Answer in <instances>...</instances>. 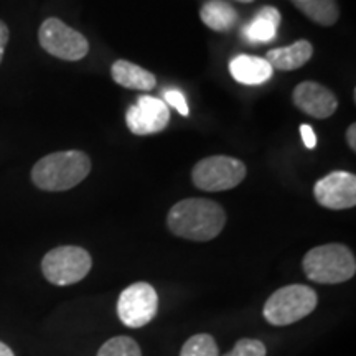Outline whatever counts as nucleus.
Returning <instances> with one entry per match:
<instances>
[{
    "label": "nucleus",
    "instance_id": "2",
    "mask_svg": "<svg viewBox=\"0 0 356 356\" xmlns=\"http://www.w3.org/2000/svg\"><path fill=\"white\" fill-rule=\"evenodd\" d=\"M91 160L81 150H65L47 155L35 163L32 180L40 190L65 191L86 180Z\"/></svg>",
    "mask_w": 356,
    "mask_h": 356
},
{
    "label": "nucleus",
    "instance_id": "24",
    "mask_svg": "<svg viewBox=\"0 0 356 356\" xmlns=\"http://www.w3.org/2000/svg\"><path fill=\"white\" fill-rule=\"evenodd\" d=\"M346 142H348L351 150H356V126L355 124H351V126L348 127V131H346Z\"/></svg>",
    "mask_w": 356,
    "mask_h": 356
},
{
    "label": "nucleus",
    "instance_id": "1",
    "mask_svg": "<svg viewBox=\"0 0 356 356\" xmlns=\"http://www.w3.org/2000/svg\"><path fill=\"white\" fill-rule=\"evenodd\" d=\"M168 229L190 241H211L226 225L221 204L207 198H188L173 204L167 216Z\"/></svg>",
    "mask_w": 356,
    "mask_h": 356
},
{
    "label": "nucleus",
    "instance_id": "15",
    "mask_svg": "<svg viewBox=\"0 0 356 356\" xmlns=\"http://www.w3.org/2000/svg\"><path fill=\"white\" fill-rule=\"evenodd\" d=\"M111 76L118 84L127 89H139V91H150L157 84V79L150 71L131 63L127 60H118L111 66Z\"/></svg>",
    "mask_w": 356,
    "mask_h": 356
},
{
    "label": "nucleus",
    "instance_id": "20",
    "mask_svg": "<svg viewBox=\"0 0 356 356\" xmlns=\"http://www.w3.org/2000/svg\"><path fill=\"white\" fill-rule=\"evenodd\" d=\"M267 348L266 345L259 340H252V338H243V340L236 341L234 348L229 353L222 356H266Z\"/></svg>",
    "mask_w": 356,
    "mask_h": 356
},
{
    "label": "nucleus",
    "instance_id": "8",
    "mask_svg": "<svg viewBox=\"0 0 356 356\" xmlns=\"http://www.w3.org/2000/svg\"><path fill=\"white\" fill-rule=\"evenodd\" d=\"M159 296L147 282H136L124 289L118 300L119 320L129 328H142L157 315Z\"/></svg>",
    "mask_w": 356,
    "mask_h": 356
},
{
    "label": "nucleus",
    "instance_id": "22",
    "mask_svg": "<svg viewBox=\"0 0 356 356\" xmlns=\"http://www.w3.org/2000/svg\"><path fill=\"white\" fill-rule=\"evenodd\" d=\"M300 134H302V140H304L307 149H314V147L317 145V136H315L314 129H312L310 126H307V124H302Z\"/></svg>",
    "mask_w": 356,
    "mask_h": 356
},
{
    "label": "nucleus",
    "instance_id": "4",
    "mask_svg": "<svg viewBox=\"0 0 356 356\" xmlns=\"http://www.w3.org/2000/svg\"><path fill=\"white\" fill-rule=\"evenodd\" d=\"M318 296L314 289L304 284L280 287L264 304L262 315L274 327H287L305 318L315 310Z\"/></svg>",
    "mask_w": 356,
    "mask_h": 356
},
{
    "label": "nucleus",
    "instance_id": "21",
    "mask_svg": "<svg viewBox=\"0 0 356 356\" xmlns=\"http://www.w3.org/2000/svg\"><path fill=\"white\" fill-rule=\"evenodd\" d=\"M163 102L165 104H170L173 109H177L181 115H188V102H186V97L181 91L178 89H168V91L163 92Z\"/></svg>",
    "mask_w": 356,
    "mask_h": 356
},
{
    "label": "nucleus",
    "instance_id": "6",
    "mask_svg": "<svg viewBox=\"0 0 356 356\" xmlns=\"http://www.w3.org/2000/svg\"><path fill=\"white\" fill-rule=\"evenodd\" d=\"M241 160L226 155H213L200 160L191 172V180L203 191H225L238 186L246 177Z\"/></svg>",
    "mask_w": 356,
    "mask_h": 356
},
{
    "label": "nucleus",
    "instance_id": "9",
    "mask_svg": "<svg viewBox=\"0 0 356 356\" xmlns=\"http://www.w3.org/2000/svg\"><path fill=\"white\" fill-rule=\"evenodd\" d=\"M315 200L328 210H348L356 204V177L350 172H332L314 186Z\"/></svg>",
    "mask_w": 356,
    "mask_h": 356
},
{
    "label": "nucleus",
    "instance_id": "11",
    "mask_svg": "<svg viewBox=\"0 0 356 356\" xmlns=\"http://www.w3.org/2000/svg\"><path fill=\"white\" fill-rule=\"evenodd\" d=\"M293 104L302 113L315 119H327L335 114L338 99L328 88L315 81H304L293 89Z\"/></svg>",
    "mask_w": 356,
    "mask_h": 356
},
{
    "label": "nucleus",
    "instance_id": "14",
    "mask_svg": "<svg viewBox=\"0 0 356 356\" xmlns=\"http://www.w3.org/2000/svg\"><path fill=\"white\" fill-rule=\"evenodd\" d=\"M280 13L274 7H262L261 12L243 29V37L251 43L273 42L280 25Z\"/></svg>",
    "mask_w": 356,
    "mask_h": 356
},
{
    "label": "nucleus",
    "instance_id": "10",
    "mask_svg": "<svg viewBox=\"0 0 356 356\" xmlns=\"http://www.w3.org/2000/svg\"><path fill=\"white\" fill-rule=\"evenodd\" d=\"M170 121V111L163 101L152 96H142L126 114L129 131L136 136L162 132Z\"/></svg>",
    "mask_w": 356,
    "mask_h": 356
},
{
    "label": "nucleus",
    "instance_id": "13",
    "mask_svg": "<svg viewBox=\"0 0 356 356\" xmlns=\"http://www.w3.org/2000/svg\"><path fill=\"white\" fill-rule=\"evenodd\" d=\"M314 55V47L307 40H299V42L289 44L284 48H274L267 51L266 60L273 66V70L280 71H292L302 68L307 61H310Z\"/></svg>",
    "mask_w": 356,
    "mask_h": 356
},
{
    "label": "nucleus",
    "instance_id": "12",
    "mask_svg": "<svg viewBox=\"0 0 356 356\" xmlns=\"http://www.w3.org/2000/svg\"><path fill=\"white\" fill-rule=\"evenodd\" d=\"M229 73L236 81L248 86H257L273 78L274 70L266 58L239 55L229 61Z\"/></svg>",
    "mask_w": 356,
    "mask_h": 356
},
{
    "label": "nucleus",
    "instance_id": "23",
    "mask_svg": "<svg viewBox=\"0 0 356 356\" xmlns=\"http://www.w3.org/2000/svg\"><path fill=\"white\" fill-rule=\"evenodd\" d=\"M8 26L3 24L2 20H0V63H2V58H3V53H6V47L8 43Z\"/></svg>",
    "mask_w": 356,
    "mask_h": 356
},
{
    "label": "nucleus",
    "instance_id": "18",
    "mask_svg": "<svg viewBox=\"0 0 356 356\" xmlns=\"http://www.w3.org/2000/svg\"><path fill=\"white\" fill-rule=\"evenodd\" d=\"M216 340L208 333H198L185 341L180 356H218Z\"/></svg>",
    "mask_w": 356,
    "mask_h": 356
},
{
    "label": "nucleus",
    "instance_id": "7",
    "mask_svg": "<svg viewBox=\"0 0 356 356\" xmlns=\"http://www.w3.org/2000/svg\"><path fill=\"white\" fill-rule=\"evenodd\" d=\"M38 42L44 51L65 61H79L89 53L86 37L55 17L40 26Z\"/></svg>",
    "mask_w": 356,
    "mask_h": 356
},
{
    "label": "nucleus",
    "instance_id": "25",
    "mask_svg": "<svg viewBox=\"0 0 356 356\" xmlns=\"http://www.w3.org/2000/svg\"><path fill=\"white\" fill-rule=\"evenodd\" d=\"M0 356H15V355H13L10 346L3 343V341H0Z\"/></svg>",
    "mask_w": 356,
    "mask_h": 356
},
{
    "label": "nucleus",
    "instance_id": "19",
    "mask_svg": "<svg viewBox=\"0 0 356 356\" xmlns=\"http://www.w3.org/2000/svg\"><path fill=\"white\" fill-rule=\"evenodd\" d=\"M96 356H142V351L134 338L114 337L101 346Z\"/></svg>",
    "mask_w": 356,
    "mask_h": 356
},
{
    "label": "nucleus",
    "instance_id": "3",
    "mask_svg": "<svg viewBox=\"0 0 356 356\" xmlns=\"http://www.w3.org/2000/svg\"><path fill=\"white\" fill-rule=\"evenodd\" d=\"M304 273L317 284H341L353 277L356 261L345 244H323L310 249L304 257Z\"/></svg>",
    "mask_w": 356,
    "mask_h": 356
},
{
    "label": "nucleus",
    "instance_id": "16",
    "mask_svg": "<svg viewBox=\"0 0 356 356\" xmlns=\"http://www.w3.org/2000/svg\"><path fill=\"white\" fill-rule=\"evenodd\" d=\"M200 19L215 32H228L238 22V12L225 0H210L200 10Z\"/></svg>",
    "mask_w": 356,
    "mask_h": 356
},
{
    "label": "nucleus",
    "instance_id": "26",
    "mask_svg": "<svg viewBox=\"0 0 356 356\" xmlns=\"http://www.w3.org/2000/svg\"><path fill=\"white\" fill-rule=\"evenodd\" d=\"M238 2H243V3H249V2H254V0H238Z\"/></svg>",
    "mask_w": 356,
    "mask_h": 356
},
{
    "label": "nucleus",
    "instance_id": "5",
    "mask_svg": "<svg viewBox=\"0 0 356 356\" xmlns=\"http://www.w3.org/2000/svg\"><path fill=\"white\" fill-rule=\"evenodd\" d=\"M92 267L86 249L79 246H60L47 252L42 261V273L53 286H73L83 280Z\"/></svg>",
    "mask_w": 356,
    "mask_h": 356
},
{
    "label": "nucleus",
    "instance_id": "17",
    "mask_svg": "<svg viewBox=\"0 0 356 356\" xmlns=\"http://www.w3.org/2000/svg\"><path fill=\"white\" fill-rule=\"evenodd\" d=\"M296 7L312 22L322 26L335 25L340 19L337 0H296Z\"/></svg>",
    "mask_w": 356,
    "mask_h": 356
}]
</instances>
